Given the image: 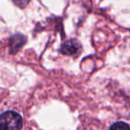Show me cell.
<instances>
[{
    "label": "cell",
    "instance_id": "cell-4",
    "mask_svg": "<svg viewBox=\"0 0 130 130\" xmlns=\"http://www.w3.org/2000/svg\"><path fill=\"white\" fill-rule=\"evenodd\" d=\"M110 130H130V126L125 122H116L110 127Z\"/></svg>",
    "mask_w": 130,
    "mask_h": 130
},
{
    "label": "cell",
    "instance_id": "cell-1",
    "mask_svg": "<svg viewBox=\"0 0 130 130\" xmlns=\"http://www.w3.org/2000/svg\"><path fill=\"white\" fill-rule=\"evenodd\" d=\"M22 125V118L16 112L9 110L0 115V130H20Z\"/></svg>",
    "mask_w": 130,
    "mask_h": 130
},
{
    "label": "cell",
    "instance_id": "cell-2",
    "mask_svg": "<svg viewBox=\"0 0 130 130\" xmlns=\"http://www.w3.org/2000/svg\"><path fill=\"white\" fill-rule=\"evenodd\" d=\"M81 50L79 42L76 39H70L63 43L61 47V52L66 55H77Z\"/></svg>",
    "mask_w": 130,
    "mask_h": 130
},
{
    "label": "cell",
    "instance_id": "cell-3",
    "mask_svg": "<svg viewBox=\"0 0 130 130\" xmlns=\"http://www.w3.org/2000/svg\"><path fill=\"white\" fill-rule=\"evenodd\" d=\"M26 42V38L23 35H14L10 38V49L11 53H15Z\"/></svg>",
    "mask_w": 130,
    "mask_h": 130
}]
</instances>
